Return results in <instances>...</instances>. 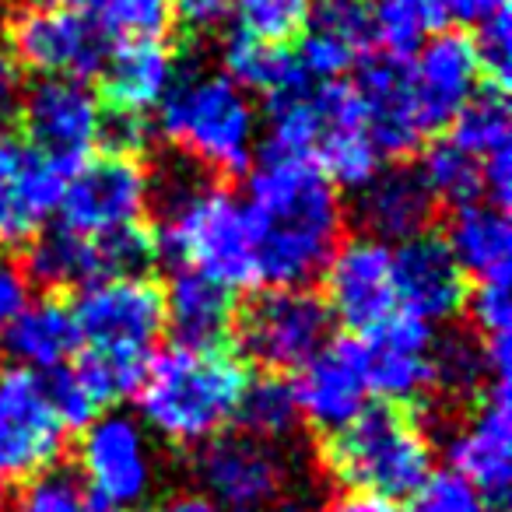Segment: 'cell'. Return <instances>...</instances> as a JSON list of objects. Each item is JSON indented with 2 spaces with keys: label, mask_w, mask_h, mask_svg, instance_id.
Here are the masks:
<instances>
[{
  "label": "cell",
  "mask_w": 512,
  "mask_h": 512,
  "mask_svg": "<svg viewBox=\"0 0 512 512\" xmlns=\"http://www.w3.org/2000/svg\"><path fill=\"white\" fill-rule=\"evenodd\" d=\"M414 172H418V179L425 183L428 197L435 204L463 207L474 204V200H484L481 158L460 148L453 137H442V141H432L428 148H421V162Z\"/></svg>",
  "instance_id": "cell-32"
},
{
  "label": "cell",
  "mask_w": 512,
  "mask_h": 512,
  "mask_svg": "<svg viewBox=\"0 0 512 512\" xmlns=\"http://www.w3.org/2000/svg\"><path fill=\"white\" fill-rule=\"evenodd\" d=\"M8 53L36 78H99L113 46L102 25L57 0H22L4 22Z\"/></svg>",
  "instance_id": "cell-8"
},
{
  "label": "cell",
  "mask_w": 512,
  "mask_h": 512,
  "mask_svg": "<svg viewBox=\"0 0 512 512\" xmlns=\"http://www.w3.org/2000/svg\"><path fill=\"white\" fill-rule=\"evenodd\" d=\"M67 428L46 390V376L0 369V495L57 467Z\"/></svg>",
  "instance_id": "cell-12"
},
{
  "label": "cell",
  "mask_w": 512,
  "mask_h": 512,
  "mask_svg": "<svg viewBox=\"0 0 512 512\" xmlns=\"http://www.w3.org/2000/svg\"><path fill=\"white\" fill-rule=\"evenodd\" d=\"M165 299V330L176 348H221L235 327V299L225 285L193 271H176Z\"/></svg>",
  "instance_id": "cell-27"
},
{
  "label": "cell",
  "mask_w": 512,
  "mask_h": 512,
  "mask_svg": "<svg viewBox=\"0 0 512 512\" xmlns=\"http://www.w3.org/2000/svg\"><path fill=\"white\" fill-rule=\"evenodd\" d=\"M278 512H299V509H288V505H285V509H278Z\"/></svg>",
  "instance_id": "cell-48"
},
{
  "label": "cell",
  "mask_w": 512,
  "mask_h": 512,
  "mask_svg": "<svg viewBox=\"0 0 512 512\" xmlns=\"http://www.w3.org/2000/svg\"><path fill=\"white\" fill-rule=\"evenodd\" d=\"M414 512H498V505L477 488H470L460 474L439 470L414 495Z\"/></svg>",
  "instance_id": "cell-40"
},
{
  "label": "cell",
  "mask_w": 512,
  "mask_h": 512,
  "mask_svg": "<svg viewBox=\"0 0 512 512\" xmlns=\"http://www.w3.org/2000/svg\"><path fill=\"white\" fill-rule=\"evenodd\" d=\"M88 15L109 36H162L172 18V0H57Z\"/></svg>",
  "instance_id": "cell-37"
},
{
  "label": "cell",
  "mask_w": 512,
  "mask_h": 512,
  "mask_svg": "<svg viewBox=\"0 0 512 512\" xmlns=\"http://www.w3.org/2000/svg\"><path fill=\"white\" fill-rule=\"evenodd\" d=\"M15 102H18V85H15V71H11L4 60H0V130L4 123L15 116Z\"/></svg>",
  "instance_id": "cell-46"
},
{
  "label": "cell",
  "mask_w": 512,
  "mask_h": 512,
  "mask_svg": "<svg viewBox=\"0 0 512 512\" xmlns=\"http://www.w3.org/2000/svg\"><path fill=\"white\" fill-rule=\"evenodd\" d=\"M183 60L162 36H127L109 46L102 64V92L109 109L130 116H148L162 106Z\"/></svg>",
  "instance_id": "cell-24"
},
{
  "label": "cell",
  "mask_w": 512,
  "mask_h": 512,
  "mask_svg": "<svg viewBox=\"0 0 512 512\" xmlns=\"http://www.w3.org/2000/svg\"><path fill=\"white\" fill-rule=\"evenodd\" d=\"M393 256V292H397V313L439 327L467 306L470 281L463 267L453 260L442 235L421 232L390 246Z\"/></svg>",
  "instance_id": "cell-18"
},
{
  "label": "cell",
  "mask_w": 512,
  "mask_h": 512,
  "mask_svg": "<svg viewBox=\"0 0 512 512\" xmlns=\"http://www.w3.org/2000/svg\"><path fill=\"white\" fill-rule=\"evenodd\" d=\"M369 393L383 404H418L435 393V327L393 313L358 337Z\"/></svg>",
  "instance_id": "cell-15"
},
{
  "label": "cell",
  "mask_w": 512,
  "mask_h": 512,
  "mask_svg": "<svg viewBox=\"0 0 512 512\" xmlns=\"http://www.w3.org/2000/svg\"><path fill=\"white\" fill-rule=\"evenodd\" d=\"M442 242L449 246L456 264L463 267V274H477V281L509 278L512 225L505 207H495L488 200L453 207Z\"/></svg>",
  "instance_id": "cell-29"
},
{
  "label": "cell",
  "mask_w": 512,
  "mask_h": 512,
  "mask_svg": "<svg viewBox=\"0 0 512 512\" xmlns=\"http://www.w3.org/2000/svg\"><path fill=\"white\" fill-rule=\"evenodd\" d=\"M22 120V141L50 162L74 169L99 148L106 106L88 81L36 78L15 102Z\"/></svg>",
  "instance_id": "cell-13"
},
{
  "label": "cell",
  "mask_w": 512,
  "mask_h": 512,
  "mask_svg": "<svg viewBox=\"0 0 512 512\" xmlns=\"http://www.w3.org/2000/svg\"><path fill=\"white\" fill-rule=\"evenodd\" d=\"M29 302V278L11 256H0V330Z\"/></svg>",
  "instance_id": "cell-44"
},
{
  "label": "cell",
  "mask_w": 512,
  "mask_h": 512,
  "mask_svg": "<svg viewBox=\"0 0 512 512\" xmlns=\"http://www.w3.org/2000/svg\"><path fill=\"white\" fill-rule=\"evenodd\" d=\"M232 15L239 36L288 50L306 32L313 0H235Z\"/></svg>",
  "instance_id": "cell-36"
},
{
  "label": "cell",
  "mask_w": 512,
  "mask_h": 512,
  "mask_svg": "<svg viewBox=\"0 0 512 512\" xmlns=\"http://www.w3.org/2000/svg\"><path fill=\"white\" fill-rule=\"evenodd\" d=\"M151 204H155V179L141 165V158H85L67 172L57 204V225L85 239H109L116 232L144 225Z\"/></svg>",
  "instance_id": "cell-10"
},
{
  "label": "cell",
  "mask_w": 512,
  "mask_h": 512,
  "mask_svg": "<svg viewBox=\"0 0 512 512\" xmlns=\"http://www.w3.org/2000/svg\"><path fill=\"white\" fill-rule=\"evenodd\" d=\"M235 421H239L242 435L278 446L302 421L292 383L274 376V372H264L260 379H246V390L235 407Z\"/></svg>",
  "instance_id": "cell-33"
},
{
  "label": "cell",
  "mask_w": 512,
  "mask_h": 512,
  "mask_svg": "<svg viewBox=\"0 0 512 512\" xmlns=\"http://www.w3.org/2000/svg\"><path fill=\"white\" fill-rule=\"evenodd\" d=\"M64 165L39 155L22 137H0V242L29 246L57 214L67 183Z\"/></svg>",
  "instance_id": "cell-19"
},
{
  "label": "cell",
  "mask_w": 512,
  "mask_h": 512,
  "mask_svg": "<svg viewBox=\"0 0 512 512\" xmlns=\"http://www.w3.org/2000/svg\"><path fill=\"white\" fill-rule=\"evenodd\" d=\"M158 253H165L179 271L235 288L256 285L253 246L242 200L200 169H172L158 190Z\"/></svg>",
  "instance_id": "cell-3"
},
{
  "label": "cell",
  "mask_w": 512,
  "mask_h": 512,
  "mask_svg": "<svg viewBox=\"0 0 512 512\" xmlns=\"http://www.w3.org/2000/svg\"><path fill=\"white\" fill-rule=\"evenodd\" d=\"M355 99L362 109L369 141L379 158H407L425 148L428 127L418 113V102L407 78V60L397 57H365L358 64Z\"/></svg>",
  "instance_id": "cell-21"
},
{
  "label": "cell",
  "mask_w": 512,
  "mask_h": 512,
  "mask_svg": "<svg viewBox=\"0 0 512 512\" xmlns=\"http://www.w3.org/2000/svg\"><path fill=\"white\" fill-rule=\"evenodd\" d=\"M162 512H221V509L207 495H200V491H179V495H172L162 505Z\"/></svg>",
  "instance_id": "cell-47"
},
{
  "label": "cell",
  "mask_w": 512,
  "mask_h": 512,
  "mask_svg": "<svg viewBox=\"0 0 512 512\" xmlns=\"http://www.w3.org/2000/svg\"><path fill=\"white\" fill-rule=\"evenodd\" d=\"M407 78L428 134L453 123L456 113L488 85L474 43L463 32H432L407 57Z\"/></svg>",
  "instance_id": "cell-20"
},
{
  "label": "cell",
  "mask_w": 512,
  "mask_h": 512,
  "mask_svg": "<svg viewBox=\"0 0 512 512\" xmlns=\"http://www.w3.org/2000/svg\"><path fill=\"white\" fill-rule=\"evenodd\" d=\"M295 404L299 418L309 421L316 432L334 435L355 418L369 397V379H365V362L358 337H341L330 341L320 355H313L299 372H295Z\"/></svg>",
  "instance_id": "cell-22"
},
{
  "label": "cell",
  "mask_w": 512,
  "mask_h": 512,
  "mask_svg": "<svg viewBox=\"0 0 512 512\" xmlns=\"http://www.w3.org/2000/svg\"><path fill=\"white\" fill-rule=\"evenodd\" d=\"M432 32L418 0H372V46L383 57L407 60Z\"/></svg>",
  "instance_id": "cell-38"
},
{
  "label": "cell",
  "mask_w": 512,
  "mask_h": 512,
  "mask_svg": "<svg viewBox=\"0 0 512 512\" xmlns=\"http://www.w3.org/2000/svg\"><path fill=\"white\" fill-rule=\"evenodd\" d=\"M425 8L432 29H449V25H481L498 11H509V0H418Z\"/></svg>",
  "instance_id": "cell-43"
},
{
  "label": "cell",
  "mask_w": 512,
  "mask_h": 512,
  "mask_svg": "<svg viewBox=\"0 0 512 512\" xmlns=\"http://www.w3.org/2000/svg\"><path fill=\"white\" fill-rule=\"evenodd\" d=\"M239 348L264 372H299L334 341V316L313 288H267L235 316Z\"/></svg>",
  "instance_id": "cell-9"
},
{
  "label": "cell",
  "mask_w": 512,
  "mask_h": 512,
  "mask_svg": "<svg viewBox=\"0 0 512 512\" xmlns=\"http://www.w3.org/2000/svg\"><path fill=\"white\" fill-rule=\"evenodd\" d=\"M11 512H88V491L67 467H50L22 484Z\"/></svg>",
  "instance_id": "cell-39"
},
{
  "label": "cell",
  "mask_w": 512,
  "mask_h": 512,
  "mask_svg": "<svg viewBox=\"0 0 512 512\" xmlns=\"http://www.w3.org/2000/svg\"><path fill=\"white\" fill-rule=\"evenodd\" d=\"M193 477L221 512H271L288 488V460L271 442L221 432L197 446Z\"/></svg>",
  "instance_id": "cell-14"
},
{
  "label": "cell",
  "mask_w": 512,
  "mask_h": 512,
  "mask_svg": "<svg viewBox=\"0 0 512 512\" xmlns=\"http://www.w3.org/2000/svg\"><path fill=\"white\" fill-rule=\"evenodd\" d=\"M449 137H453L460 148H467L474 158H491L498 151H509V102L505 92L495 85H484L467 106L456 113V120L449 123Z\"/></svg>",
  "instance_id": "cell-34"
},
{
  "label": "cell",
  "mask_w": 512,
  "mask_h": 512,
  "mask_svg": "<svg viewBox=\"0 0 512 512\" xmlns=\"http://www.w3.org/2000/svg\"><path fill=\"white\" fill-rule=\"evenodd\" d=\"M323 467L358 495L404 502L435 474V449L414 414L393 404H372L327 435Z\"/></svg>",
  "instance_id": "cell-6"
},
{
  "label": "cell",
  "mask_w": 512,
  "mask_h": 512,
  "mask_svg": "<svg viewBox=\"0 0 512 512\" xmlns=\"http://www.w3.org/2000/svg\"><path fill=\"white\" fill-rule=\"evenodd\" d=\"M218 71L228 74L242 92L264 95V99L285 92L288 85H295V81L302 78L299 60H295L292 50L256 43V39L239 36V32H228V36L221 39Z\"/></svg>",
  "instance_id": "cell-31"
},
{
  "label": "cell",
  "mask_w": 512,
  "mask_h": 512,
  "mask_svg": "<svg viewBox=\"0 0 512 512\" xmlns=\"http://www.w3.org/2000/svg\"><path fill=\"white\" fill-rule=\"evenodd\" d=\"M155 127L186 165L211 176H239L260 151L264 120L249 92L211 64H179Z\"/></svg>",
  "instance_id": "cell-4"
},
{
  "label": "cell",
  "mask_w": 512,
  "mask_h": 512,
  "mask_svg": "<svg viewBox=\"0 0 512 512\" xmlns=\"http://www.w3.org/2000/svg\"><path fill=\"white\" fill-rule=\"evenodd\" d=\"M78 323L81 344L106 362L134 372L141 379L151 362L155 341L165 330L162 285L144 274L127 278H99L81 288L78 306L71 309Z\"/></svg>",
  "instance_id": "cell-7"
},
{
  "label": "cell",
  "mask_w": 512,
  "mask_h": 512,
  "mask_svg": "<svg viewBox=\"0 0 512 512\" xmlns=\"http://www.w3.org/2000/svg\"><path fill=\"white\" fill-rule=\"evenodd\" d=\"M88 502L113 512H137L158 484V460L148 428L137 414L106 411L85 425L78 449Z\"/></svg>",
  "instance_id": "cell-11"
},
{
  "label": "cell",
  "mask_w": 512,
  "mask_h": 512,
  "mask_svg": "<svg viewBox=\"0 0 512 512\" xmlns=\"http://www.w3.org/2000/svg\"><path fill=\"white\" fill-rule=\"evenodd\" d=\"M330 512H411V509H404V502H393V498L358 495V491H351V495L337 498V502L330 505Z\"/></svg>",
  "instance_id": "cell-45"
},
{
  "label": "cell",
  "mask_w": 512,
  "mask_h": 512,
  "mask_svg": "<svg viewBox=\"0 0 512 512\" xmlns=\"http://www.w3.org/2000/svg\"><path fill=\"white\" fill-rule=\"evenodd\" d=\"M25 278H32L46 292H64V288H85L102 278L99 242L71 232L64 225L43 228L29 242L25 253Z\"/></svg>",
  "instance_id": "cell-30"
},
{
  "label": "cell",
  "mask_w": 512,
  "mask_h": 512,
  "mask_svg": "<svg viewBox=\"0 0 512 512\" xmlns=\"http://www.w3.org/2000/svg\"><path fill=\"white\" fill-rule=\"evenodd\" d=\"M495 379H509L491 369L481 337H446L435 341V393L449 397H481V390Z\"/></svg>",
  "instance_id": "cell-35"
},
{
  "label": "cell",
  "mask_w": 512,
  "mask_h": 512,
  "mask_svg": "<svg viewBox=\"0 0 512 512\" xmlns=\"http://www.w3.org/2000/svg\"><path fill=\"white\" fill-rule=\"evenodd\" d=\"M320 278L327 285L323 302H327L330 316L358 334L379 327L397 313L393 256L386 242L369 239V235H351L334 249Z\"/></svg>",
  "instance_id": "cell-16"
},
{
  "label": "cell",
  "mask_w": 512,
  "mask_h": 512,
  "mask_svg": "<svg viewBox=\"0 0 512 512\" xmlns=\"http://www.w3.org/2000/svg\"><path fill=\"white\" fill-rule=\"evenodd\" d=\"M474 53L481 60L484 81L502 88L509 81V60H512V29H509V11H498L488 22L477 25V36L470 39Z\"/></svg>",
  "instance_id": "cell-42"
},
{
  "label": "cell",
  "mask_w": 512,
  "mask_h": 512,
  "mask_svg": "<svg viewBox=\"0 0 512 512\" xmlns=\"http://www.w3.org/2000/svg\"><path fill=\"white\" fill-rule=\"evenodd\" d=\"M470 323H474L477 337H509V320H512V306H509V278H488L477 281L467 292V306Z\"/></svg>",
  "instance_id": "cell-41"
},
{
  "label": "cell",
  "mask_w": 512,
  "mask_h": 512,
  "mask_svg": "<svg viewBox=\"0 0 512 512\" xmlns=\"http://www.w3.org/2000/svg\"><path fill=\"white\" fill-rule=\"evenodd\" d=\"M372 50V0H313L299 36V71L309 81H344Z\"/></svg>",
  "instance_id": "cell-23"
},
{
  "label": "cell",
  "mask_w": 512,
  "mask_h": 512,
  "mask_svg": "<svg viewBox=\"0 0 512 512\" xmlns=\"http://www.w3.org/2000/svg\"><path fill=\"white\" fill-rule=\"evenodd\" d=\"M453 474L470 488L502 505L512 484V418H509V379H495L481 390L474 411L460 421L446 442Z\"/></svg>",
  "instance_id": "cell-17"
},
{
  "label": "cell",
  "mask_w": 512,
  "mask_h": 512,
  "mask_svg": "<svg viewBox=\"0 0 512 512\" xmlns=\"http://www.w3.org/2000/svg\"><path fill=\"white\" fill-rule=\"evenodd\" d=\"M435 214V200L428 197L425 183L414 169H379L369 183L358 190L355 218L365 228L362 235L379 239L386 246L411 239V235L428 232Z\"/></svg>",
  "instance_id": "cell-26"
},
{
  "label": "cell",
  "mask_w": 512,
  "mask_h": 512,
  "mask_svg": "<svg viewBox=\"0 0 512 512\" xmlns=\"http://www.w3.org/2000/svg\"><path fill=\"white\" fill-rule=\"evenodd\" d=\"M246 369L221 348L162 351L137 379V421L172 446H204L235 421Z\"/></svg>",
  "instance_id": "cell-5"
},
{
  "label": "cell",
  "mask_w": 512,
  "mask_h": 512,
  "mask_svg": "<svg viewBox=\"0 0 512 512\" xmlns=\"http://www.w3.org/2000/svg\"><path fill=\"white\" fill-rule=\"evenodd\" d=\"M46 390L57 407L64 428H85L92 425L99 414H106L116 400H123L127 393L137 390V376L120 365L106 362V358L92 355H74L64 369L46 376Z\"/></svg>",
  "instance_id": "cell-28"
},
{
  "label": "cell",
  "mask_w": 512,
  "mask_h": 512,
  "mask_svg": "<svg viewBox=\"0 0 512 512\" xmlns=\"http://www.w3.org/2000/svg\"><path fill=\"white\" fill-rule=\"evenodd\" d=\"M81 348L78 323H74L71 306H64L53 295L43 299H29L8 327L0 330V355L8 358V365L36 376H50V372L64 369Z\"/></svg>",
  "instance_id": "cell-25"
},
{
  "label": "cell",
  "mask_w": 512,
  "mask_h": 512,
  "mask_svg": "<svg viewBox=\"0 0 512 512\" xmlns=\"http://www.w3.org/2000/svg\"><path fill=\"white\" fill-rule=\"evenodd\" d=\"M264 151L299 155L320 165L337 190H362L379 172V151L369 141L355 88L348 81L299 78L267 99Z\"/></svg>",
  "instance_id": "cell-2"
},
{
  "label": "cell",
  "mask_w": 512,
  "mask_h": 512,
  "mask_svg": "<svg viewBox=\"0 0 512 512\" xmlns=\"http://www.w3.org/2000/svg\"><path fill=\"white\" fill-rule=\"evenodd\" d=\"M242 211L256 285L309 288L344 242L348 211L341 190L309 158L256 151Z\"/></svg>",
  "instance_id": "cell-1"
}]
</instances>
